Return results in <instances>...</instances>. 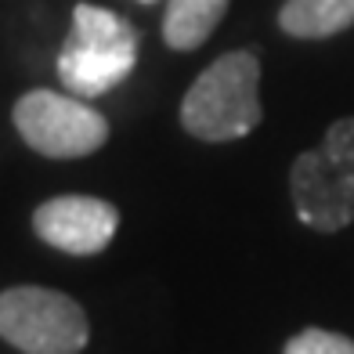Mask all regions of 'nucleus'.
<instances>
[{
  "label": "nucleus",
  "mask_w": 354,
  "mask_h": 354,
  "mask_svg": "<svg viewBox=\"0 0 354 354\" xmlns=\"http://www.w3.org/2000/svg\"><path fill=\"white\" fill-rule=\"evenodd\" d=\"M261 120V58L253 51H228L210 62L181 102V127L210 145L246 138Z\"/></svg>",
  "instance_id": "obj_1"
},
{
  "label": "nucleus",
  "mask_w": 354,
  "mask_h": 354,
  "mask_svg": "<svg viewBox=\"0 0 354 354\" xmlns=\"http://www.w3.org/2000/svg\"><path fill=\"white\" fill-rule=\"evenodd\" d=\"M138 29L123 15L80 0L69 37L58 51V80L76 98H102L138 66Z\"/></svg>",
  "instance_id": "obj_2"
},
{
  "label": "nucleus",
  "mask_w": 354,
  "mask_h": 354,
  "mask_svg": "<svg viewBox=\"0 0 354 354\" xmlns=\"http://www.w3.org/2000/svg\"><path fill=\"white\" fill-rule=\"evenodd\" d=\"M289 199L315 232H344L354 224V116L336 120L315 149L289 167Z\"/></svg>",
  "instance_id": "obj_3"
},
{
  "label": "nucleus",
  "mask_w": 354,
  "mask_h": 354,
  "mask_svg": "<svg viewBox=\"0 0 354 354\" xmlns=\"http://www.w3.org/2000/svg\"><path fill=\"white\" fill-rule=\"evenodd\" d=\"M0 340L22 354H80L91 340L87 311L62 289L11 286L0 293Z\"/></svg>",
  "instance_id": "obj_4"
},
{
  "label": "nucleus",
  "mask_w": 354,
  "mask_h": 354,
  "mask_svg": "<svg viewBox=\"0 0 354 354\" xmlns=\"http://www.w3.org/2000/svg\"><path fill=\"white\" fill-rule=\"evenodd\" d=\"M11 120L19 138L47 159H84L109 141V120L76 94L37 87L15 102Z\"/></svg>",
  "instance_id": "obj_5"
},
{
  "label": "nucleus",
  "mask_w": 354,
  "mask_h": 354,
  "mask_svg": "<svg viewBox=\"0 0 354 354\" xmlns=\"http://www.w3.org/2000/svg\"><path fill=\"white\" fill-rule=\"evenodd\" d=\"M120 228V210L94 196H55L37 206L33 232L40 243L73 257L102 253Z\"/></svg>",
  "instance_id": "obj_6"
},
{
  "label": "nucleus",
  "mask_w": 354,
  "mask_h": 354,
  "mask_svg": "<svg viewBox=\"0 0 354 354\" xmlns=\"http://www.w3.org/2000/svg\"><path fill=\"white\" fill-rule=\"evenodd\" d=\"M354 26V0H286L279 29L293 40H329Z\"/></svg>",
  "instance_id": "obj_7"
},
{
  "label": "nucleus",
  "mask_w": 354,
  "mask_h": 354,
  "mask_svg": "<svg viewBox=\"0 0 354 354\" xmlns=\"http://www.w3.org/2000/svg\"><path fill=\"white\" fill-rule=\"evenodd\" d=\"M232 0H167L163 40L174 51H196L221 26Z\"/></svg>",
  "instance_id": "obj_8"
},
{
  "label": "nucleus",
  "mask_w": 354,
  "mask_h": 354,
  "mask_svg": "<svg viewBox=\"0 0 354 354\" xmlns=\"http://www.w3.org/2000/svg\"><path fill=\"white\" fill-rule=\"evenodd\" d=\"M282 354H354V340L344 336V333H329V329L308 326V329H300L297 336H289Z\"/></svg>",
  "instance_id": "obj_9"
},
{
  "label": "nucleus",
  "mask_w": 354,
  "mask_h": 354,
  "mask_svg": "<svg viewBox=\"0 0 354 354\" xmlns=\"http://www.w3.org/2000/svg\"><path fill=\"white\" fill-rule=\"evenodd\" d=\"M141 4H156V0H141Z\"/></svg>",
  "instance_id": "obj_10"
}]
</instances>
